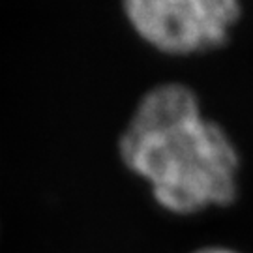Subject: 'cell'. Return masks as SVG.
I'll use <instances>...</instances> for the list:
<instances>
[{
	"mask_svg": "<svg viewBox=\"0 0 253 253\" xmlns=\"http://www.w3.org/2000/svg\"><path fill=\"white\" fill-rule=\"evenodd\" d=\"M118 156L167 214L195 216L238 199V145L186 83H158L137 100L118 135Z\"/></svg>",
	"mask_w": 253,
	"mask_h": 253,
	"instance_id": "cell-1",
	"label": "cell"
},
{
	"mask_svg": "<svg viewBox=\"0 0 253 253\" xmlns=\"http://www.w3.org/2000/svg\"><path fill=\"white\" fill-rule=\"evenodd\" d=\"M120 8L146 47L171 58L221 49L242 19V0H120Z\"/></svg>",
	"mask_w": 253,
	"mask_h": 253,
	"instance_id": "cell-2",
	"label": "cell"
},
{
	"mask_svg": "<svg viewBox=\"0 0 253 253\" xmlns=\"http://www.w3.org/2000/svg\"><path fill=\"white\" fill-rule=\"evenodd\" d=\"M190 253H242L236 248H231V246H223V244H210V246H203V248H197Z\"/></svg>",
	"mask_w": 253,
	"mask_h": 253,
	"instance_id": "cell-3",
	"label": "cell"
}]
</instances>
